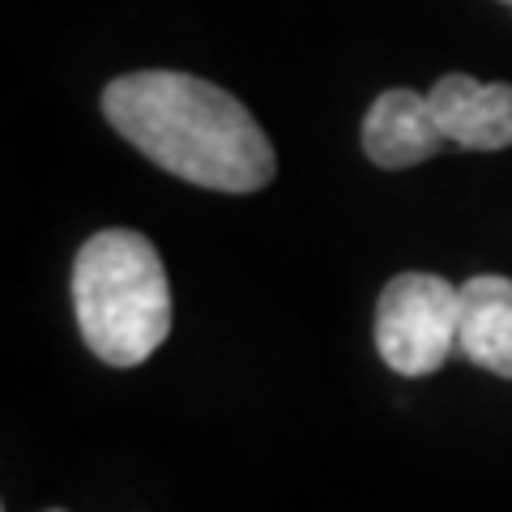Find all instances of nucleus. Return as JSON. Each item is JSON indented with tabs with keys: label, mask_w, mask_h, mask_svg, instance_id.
<instances>
[{
	"label": "nucleus",
	"mask_w": 512,
	"mask_h": 512,
	"mask_svg": "<svg viewBox=\"0 0 512 512\" xmlns=\"http://www.w3.org/2000/svg\"><path fill=\"white\" fill-rule=\"evenodd\" d=\"M444 141L461 150H508L512 146V86L474 82L466 73H448L427 90Z\"/></svg>",
	"instance_id": "4"
},
{
	"label": "nucleus",
	"mask_w": 512,
	"mask_h": 512,
	"mask_svg": "<svg viewBox=\"0 0 512 512\" xmlns=\"http://www.w3.org/2000/svg\"><path fill=\"white\" fill-rule=\"evenodd\" d=\"M444 133L436 124L427 94L414 90H384L363 120V154L384 171H406L436 158Z\"/></svg>",
	"instance_id": "5"
},
{
	"label": "nucleus",
	"mask_w": 512,
	"mask_h": 512,
	"mask_svg": "<svg viewBox=\"0 0 512 512\" xmlns=\"http://www.w3.org/2000/svg\"><path fill=\"white\" fill-rule=\"evenodd\" d=\"M461 286L440 274H397L376 303V350L397 376H431L457 350Z\"/></svg>",
	"instance_id": "3"
},
{
	"label": "nucleus",
	"mask_w": 512,
	"mask_h": 512,
	"mask_svg": "<svg viewBox=\"0 0 512 512\" xmlns=\"http://www.w3.org/2000/svg\"><path fill=\"white\" fill-rule=\"evenodd\" d=\"M47 512H64V508H47Z\"/></svg>",
	"instance_id": "7"
},
{
	"label": "nucleus",
	"mask_w": 512,
	"mask_h": 512,
	"mask_svg": "<svg viewBox=\"0 0 512 512\" xmlns=\"http://www.w3.org/2000/svg\"><path fill=\"white\" fill-rule=\"evenodd\" d=\"M504 5H508V9H512V0H504Z\"/></svg>",
	"instance_id": "8"
},
{
	"label": "nucleus",
	"mask_w": 512,
	"mask_h": 512,
	"mask_svg": "<svg viewBox=\"0 0 512 512\" xmlns=\"http://www.w3.org/2000/svg\"><path fill=\"white\" fill-rule=\"evenodd\" d=\"M457 350L483 372L512 380V278L478 274L461 286Z\"/></svg>",
	"instance_id": "6"
},
{
	"label": "nucleus",
	"mask_w": 512,
	"mask_h": 512,
	"mask_svg": "<svg viewBox=\"0 0 512 512\" xmlns=\"http://www.w3.org/2000/svg\"><path fill=\"white\" fill-rule=\"evenodd\" d=\"M73 312L103 363H146L171 333V282L158 248L128 227L90 235L73 265Z\"/></svg>",
	"instance_id": "2"
},
{
	"label": "nucleus",
	"mask_w": 512,
	"mask_h": 512,
	"mask_svg": "<svg viewBox=\"0 0 512 512\" xmlns=\"http://www.w3.org/2000/svg\"><path fill=\"white\" fill-rule=\"evenodd\" d=\"M103 116L154 167L214 192H256L278 175V154L252 111L192 73H124L103 90Z\"/></svg>",
	"instance_id": "1"
}]
</instances>
